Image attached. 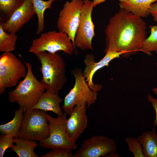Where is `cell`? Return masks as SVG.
Wrapping results in <instances>:
<instances>
[{
    "label": "cell",
    "instance_id": "8fae6325",
    "mask_svg": "<svg viewBox=\"0 0 157 157\" xmlns=\"http://www.w3.org/2000/svg\"><path fill=\"white\" fill-rule=\"evenodd\" d=\"M25 67L22 61L11 52L3 53L0 56V81L6 88L16 85L26 75Z\"/></svg>",
    "mask_w": 157,
    "mask_h": 157
},
{
    "label": "cell",
    "instance_id": "ba28073f",
    "mask_svg": "<svg viewBox=\"0 0 157 157\" xmlns=\"http://www.w3.org/2000/svg\"><path fill=\"white\" fill-rule=\"evenodd\" d=\"M83 0H71L64 4L60 11L57 22L59 31L66 33L73 44L76 53L77 52L74 44L75 35L79 25Z\"/></svg>",
    "mask_w": 157,
    "mask_h": 157
},
{
    "label": "cell",
    "instance_id": "83f0119b",
    "mask_svg": "<svg viewBox=\"0 0 157 157\" xmlns=\"http://www.w3.org/2000/svg\"><path fill=\"white\" fill-rule=\"evenodd\" d=\"M149 11L154 20L157 22V1L151 4Z\"/></svg>",
    "mask_w": 157,
    "mask_h": 157
},
{
    "label": "cell",
    "instance_id": "6da1fadb",
    "mask_svg": "<svg viewBox=\"0 0 157 157\" xmlns=\"http://www.w3.org/2000/svg\"><path fill=\"white\" fill-rule=\"evenodd\" d=\"M147 24L141 17L120 8L111 17L105 30L106 53L110 51L124 52L128 58L140 51L147 38Z\"/></svg>",
    "mask_w": 157,
    "mask_h": 157
},
{
    "label": "cell",
    "instance_id": "9a60e30c",
    "mask_svg": "<svg viewBox=\"0 0 157 157\" xmlns=\"http://www.w3.org/2000/svg\"><path fill=\"white\" fill-rule=\"evenodd\" d=\"M63 101V99L59 96L58 94L46 91L31 109H38L45 112L51 111L58 116H61L64 113L60 107V104Z\"/></svg>",
    "mask_w": 157,
    "mask_h": 157
},
{
    "label": "cell",
    "instance_id": "9c48e42d",
    "mask_svg": "<svg viewBox=\"0 0 157 157\" xmlns=\"http://www.w3.org/2000/svg\"><path fill=\"white\" fill-rule=\"evenodd\" d=\"M80 21L76 32L74 44L82 50H93L92 44L95 36V25L92 17L94 7L93 1L83 0Z\"/></svg>",
    "mask_w": 157,
    "mask_h": 157
},
{
    "label": "cell",
    "instance_id": "7402d4cb",
    "mask_svg": "<svg viewBox=\"0 0 157 157\" xmlns=\"http://www.w3.org/2000/svg\"><path fill=\"white\" fill-rule=\"evenodd\" d=\"M24 0H0V23L7 20Z\"/></svg>",
    "mask_w": 157,
    "mask_h": 157
},
{
    "label": "cell",
    "instance_id": "f1b7e54d",
    "mask_svg": "<svg viewBox=\"0 0 157 157\" xmlns=\"http://www.w3.org/2000/svg\"><path fill=\"white\" fill-rule=\"evenodd\" d=\"M6 88L3 82L0 81V94L3 93L6 90Z\"/></svg>",
    "mask_w": 157,
    "mask_h": 157
},
{
    "label": "cell",
    "instance_id": "ffe728a7",
    "mask_svg": "<svg viewBox=\"0 0 157 157\" xmlns=\"http://www.w3.org/2000/svg\"><path fill=\"white\" fill-rule=\"evenodd\" d=\"M32 3L34 11L38 18V28L36 33L39 34L42 32L44 28V14L45 10L51 9V4L54 1L58 0H31Z\"/></svg>",
    "mask_w": 157,
    "mask_h": 157
},
{
    "label": "cell",
    "instance_id": "8992f818",
    "mask_svg": "<svg viewBox=\"0 0 157 157\" xmlns=\"http://www.w3.org/2000/svg\"><path fill=\"white\" fill-rule=\"evenodd\" d=\"M74 50L72 40L66 33L53 31L42 33L39 38L33 40L29 51L35 54L42 51L55 53L62 51L71 55Z\"/></svg>",
    "mask_w": 157,
    "mask_h": 157
},
{
    "label": "cell",
    "instance_id": "4dcf8cb0",
    "mask_svg": "<svg viewBox=\"0 0 157 157\" xmlns=\"http://www.w3.org/2000/svg\"><path fill=\"white\" fill-rule=\"evenodd\" d=\"M152 90L154 93L157 96V87L153 88Z\"/></svg>",
    "mask_w": 157,
    "mask_h": 157
},
{
    "label": "cell",
    "instance_id": "603a6c76",
    "mask_svg": "<svg viewBox=\"0 0 157 157\" xmlns=\"http://www.w3.org/2000/svg\"><path fill=\"white\" fill-rule=\"evenodd\" d=\"M149 28L150 35L145 40L140 51L148 55H151L152 51L157 54V26L150 25Z\"/></svg>",
    "mask_w": 157,
    "mask_h": 157
},
{
    "label": "cell",
    "instance_id": "484cf974",
    "mask_svg": "<svg viewBox=\"0 0 157 157\" xmlns=\"http://www.w3.org/2000/svg\"><path fill=\"white\" fill-rule=\"evenodd\" d=\"M71 149L64 148H56L40 156L41 157H73Z\"/></svg>",
    "mask_w": 157,
    "mask_h": 157
},
{
    "label": "cell",
    "instance_id": "277c9868",
    "mask_svg": "<svg viewBox=\"0 0 157 157\" xmlns=\"http://www.w3.org/2000/svg\"><path fill=\"white\" fill-rule=\"evenodd\" d=\"M71 72L75 78L73 87L66 95L62 108L69 115L76 106L86 104L87 108L94 104L97 99L98 93L90 88L83 75L82 69L76 67Z\"/></svg>",
    "mask_w": 157,
    "mask_h": 157
},
{
    "label": "cell",
    "instance_id": "1f68e13d",
    "mask_svg": "<svg viewBox=\"0 0 157 157\" xmlns=\"http://www.w3.org/2000/svg\"><path fill=\"white\" fill-rule=\"evenodd\" d=\"M127 0H119V1L121 3L124 2H126L127 1Z\"/></svg>",
    "mask_w": 157,
    "mask_h": 157
},
{
    "label": "cell",
    "instance_id": "5b68a950",
    "mask_svg": "<svg viewBox=\"0 0 157 157\" xmlns=\"http://www.w3.org/2000/svg\"><path fill=\"white\" fill-rule=\"evenodd\" d=\"M47 113L38 109H31L24 113L18 138L39 142L49 135V125Z\"/></svg>",
    "mask_w": 157,
    "mask_h": 157
},
{
    "label": "cell",
    "instance_id": "cb8c5ba5",
    "mask_svg": "<svg viewBox=\"0 0 157 157\" xmlns=\"http://www.w3.org/2000/svg\"><path fill=\"white\" fill-rule=\"evenodd\" d=\"M125 141L130 151L133 153L134 157H144L142 146L137 138L130 136L126 138Z\"/></svg>",
    "mask_w": 157,
    "mask_h": 157
},
{
    "label": "cell",
    "instance_id": "4fadbf2b",
    "mask_svg": "<svg viewBox=\"0 0 157 157\" xmlns=\"http://www.w3.org/2000/svg\"><path fill=\"white\" fill-rule=\"evenodd\" d=\"M35 14L31 0H24L13 11L10 17L0 23L3 30L10 33H16L28 22Z\"/></svg>",
    "mask_w": 157,
    "mask_h": 157
},
{
    "label": "cell",
    "instance_id": "3957f363",
    "mask_svg": "<svg viewBox=\"0 0 157 157\" xmlns=\"http://www.w3.org/2000/svg\"><path fill=\"white\" fill-rule=\"evenodd\" d=\"M27 72L24 79L16 88L8 93V100L17 103L22 107L24 113L31 110L37 103L46 90L32 72V66L30 62H24Z\"/></svg>",
    "mask_w": 157,
    "mask_h": 157
},
{
    "label": "cell",
    "instance_id": "e0dca14e",
    "mask_svg": "<svg viewBox=\"0 0 157 157\" xmlns=\"http://www.w3.org/2000/svg\"><path fill=\"white\" fill-rule=\"evenodd\" d=\"M137 139L142 146L144 157H157V134L154 128L143 132Z\"/></svg>",
    "mask_w": 157,
    "mask_h": 157
},
{
    "label": "cell",
    "instance_id": "7a4b0ae2",
    "mask_svg": "<svg viewBox=\"0 0 157 157\" xmlns=\"http://www.w3.org/2000/svg\"><path fill=\"white\" fill-rule=\"evenodd\" d=\"M40 61V82L46 91L58 94L67 82L65 64L58 54L42 51L35 54Z\"/></svg>",
    "mask_w": 157,
    "mask_h": 157
},
{
    "label": "cell",
    "instance_id": "52a82bcc",
    "mask_svg": "<svg viewBox=\"0 0 157 157\" xmlns=\"http://www.w3.org/2000/svg\"><path fill=\"white\" fill-rule=\"evenodd\" d=\"M67 114L54 118L47 114L49 125V135L46 138L39 141L41 147L53 149L56 148L76 149L77 145L67 134L66 130Z\"/></svg>",
    "mask_w": 157,
    "mask_h": 157
},
{
    "label": "cell",
    "instance_id": "2e32d148",
    "mask_svg": "<svg viewBox=\"0 0 157 157\" xmlns=\"http://www.w3.org/2000/svg\"><path fill=\"white\" fill-rule=\"evenodd\" d=\"M157 0H127L119 4L120 8L130 12L141 18H146L150 15L149 9L151 4Z\"/></svg>",
    "mask_w": 157,
    "mask_h": 157
},
{
    "label": "cell",
    "instance_id": "ac0fdd59",
    "mask_svg": "<svg viewBox=\"0 0 157 157\" xmlns=\"http://www.w3.org/2000/svg\"><path fill=\"white\" fill-rule=\"evenodd\" d=\"M14 143L10 148L15 152L19 157H38L34 152L38 143L35 141L19 138H14Z\"/></svg>",
    "mask_w": 157,
    "mask_h": 157
},
{
    "label": "cell",
    "instance_id": "44dd1931",
    "mask_svg": "<svg viewBox=\"0 0 157 157\" xmlns=\"http://www.w3.org/2000/svg\"><path fill=\"white\" fill-rule=\"evenodd\" d=\"M18 36L16 33L5 31L0 24V52H11L15 50Z\"/></svg>",
    "mask_w": 157,
    "mask_h": 157
},
{
    "label": "cell",
    "instance_id": "30bf717a",
    "mask_svg": "<svg viewBox=\"0 0 157 157\" xmlns=\"http://www.w3.org/2000/svg\"><path fill=\"white\" fill-rule=\"evenodd\" d=\"M115 140L103 135H94L84 140L73 157H100L115 153Z\"/></svg>",
    "mask_w": 157,
    "mask_h": 157
},
{
    "label": "cell",
    "instance_id": "5bb4252c",
    "mask_svg": "<svg viewBox=\"0 0 157 157\" xmlns=\"http://www.w3.org/2000/svg\"><path fill=\"white\" fill-rule=\"evenodd\" d=\"M87 105L76 106L67 119L66 130L71 139L74 142L76 141L86 129L88 118L86 113Z\"/></svg>",
    "mask_w": 157,
    "mask_h": 157
},
{
    "label": "cell",
    "instance_id": "4316f807",
    "mask_svg": "<svg viewBox=\"0 0 157 157\" xmlns=\"http://www.w3.org/2000/svg\"><path fill=\"white\" fill-rule=\"evenodd\" d=\"M147 98L149 101L150 102L155 111L156 118L153 122V124L155 126H157V99L153 98L150 94L148 93Z\"/></svg>",
    "mask_w": 157,
    "mask_h": 157
},
{
    "label": "cell",
    "instance_id": "7c38bea8",
    "mask_svg": "<svg viewBox=\"0 0 157 157\" xmlns=\"http://www.w3.org/2000/svg\"><path fill=\"white\" fill-rule=\"evenodd\" d=\"M125 53L124 52L110 51L106 53L105 55L98 62L95 61V57L93 54L88 53L85 55L83 61L85 67L83 73L92 90L98 92L102 88L101 85L95 84L93 82V77L95 73L105 66H108L112 60L119 58L121 55L122 56Z\"/></svg>",
    "mask_w": 157,
    "mask_h": 157
},
{
    "label": "cell",
    "instance_id": "f546056e",
    "mask_svg": "<svg viewBox=\"0 0 157 157\" xmlns=\"http://www.w3.org/2000/svg\"><path fill=\"white\" fill-rule=\"evenodd\" d=\"M106 0H93V1L94 7L99 4L105 2Z\"/></svg>",
    "mask_w": 157,
    "mask_h": 157
},
{
    "label": "cell",
    "instance_id": "d4e9b609",
    "mask_svg": "<svg viewBox=\"0 0 157 157\" xmlns=\"http://www.w3.org/2000/svg\"><path fill=\"white\" fill-rule=\"evenodd\" d=\"M14 138L12 136L2 134L0 136V157L3 156L6 149L10 148L13 144Z\"/></svg>",
    "mask_w": 157,
    "mask_h": 157
},
{
    "label": "cell",
    "instance_id": "d6986e66",
    "mask_svg": "<svg viewBox=\"0 0 157 157\" xmlns=\"http://www.w3.org/2000/svg\"><path fill=\"white\" fill-rule=\"evenodd\" d=\"M14 117L11 120L0 125V131L2 134L10 135L17 138L24 116L23 109L20 107L18 110L14 111Z\"/></svg>",
    "mask_w": 157,
    "mask_h": 157
}]
</instances>
